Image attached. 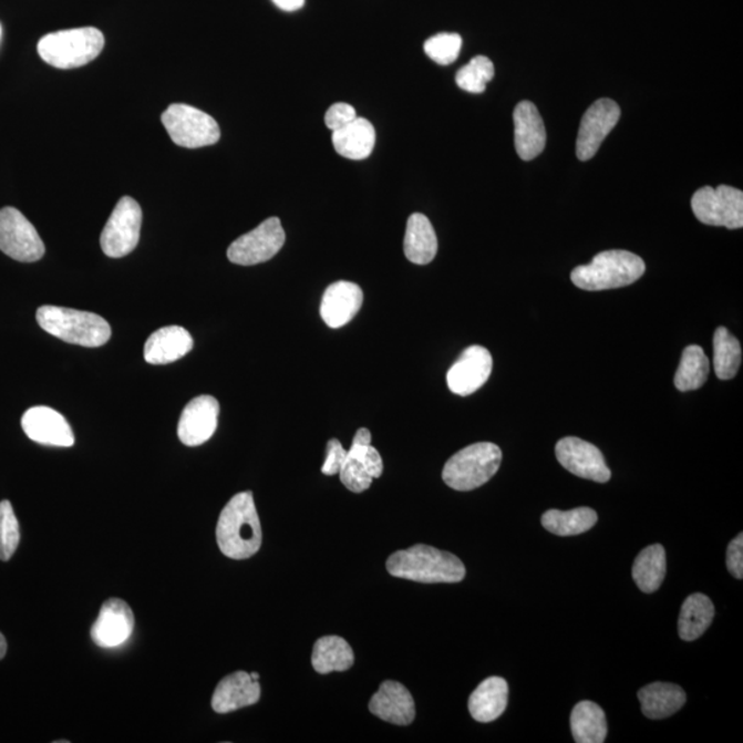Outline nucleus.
I'll list each match as a JSON object with an SVG mask.
<instances>
[{"instance_id":"f257e3e1","label":"nucleus","mask_w":743,"mask_h":743,"mask_svg":"<svg viewBox=\"0 0 743 743\" xmlns=\"http://www.w3.org/2000/svg\"><path fill=\"white\" fill-rule=\"evenodd\" d=\"M217 541L230 559H248L259 551L262 527L251 492L238 493L226 504L218 520Z\"/></svg>"},{"instance_id":"f03ea898","label":"nucleus","mask_w":743,"mask_h":743,"mask_svg":"<svg viewBox=\"0 0 743 743\" xmlns=\"http://www.w3.org/2000/svg\"><path fill=\"white\" fill-rule=\"evenodd\" d=\"M385 566L391 576L424 584L461 582L465 577V566L456 555L424 544L391 555Z\"/></svg>"},{"instance_id":"7ed1b4c3","label":"nucleus","mask_w":743,"mask_h":743,"mask_svg":"<svg viewBox=\"0 0 743 743\" xmlns=\"http://www.w3.org/2000/svg\"><path fill=\"white\" fill-rule=\"evenodd\" d=\"M643 259L622 249L603 251L586 266L571 271V281L584 291H606L631 286L644 275Z\"/></svg>"},{"instance_id":"20e7f679","label":"nucleus","mask_w":743,"mask_h":743,"mask_svg":"<svg viewBox=\"0 0 743 743\" xmlns=\"http://www.w3.org/2000/svg\"><path fill=\"white\" fill-rule=\"evenodd\" d=\"M37 320L44 331L66 343L83 348H101L111 339L112 329L105 319L89 311L59 306H42Z\"/></svg>"},{"instance_id":"39448f33","label":"nucleus","mask_w":743,"mask_h":743,"mask_svg":"<svg viewBox=\"0 0 743 743\" xmlns=\"http://www.w3.org/2000/svg\"><path fill=\"white\" fill-rule=\"evenodd\" d=\"M104 47L102 32L86 27L49 33L39 41L38 53L51 66L75 70L94 61Z\"/></svg>"},{"instance_id":"423d86ee","label":"nucleus","mask_w":743,"mask_h":743,"mask_svg":"<svg viewBox=\"0 0 743 743\" xmlns=\"http://www.w3.org/2000/svg\"><path fill=\"white\" fill-rule=\"evenodd\" d=\"M502 461L501 447L492 442H478L453 455L442 471V478L452 489L474 491L496 475Z\"/></svg>"},{"instance_id":"0eeeda50","label":"nucleus","mask_w":743,"mask_h":743,"mask_svg":"<svg viewBox=\"0 0 743 743\" xmlns=\"http://www.w3.org/2000/svg\"><path fill=\"white\" fill-rule=\"evenodd\" d=\"M162 122L174 144L189 149L215 145L220 138L215 118L190 105H169L162 115Z\"/></svg>"},{"instance_id":"6e6552de","label":"nucleus","mask_w":743,"mask_h":743,"mask_svg":"<svg viewBox=\"0 0 743 743\" xmlns=\"http://www.w3.org/2000/svg\"><path fill=\"white\" fill-rule=\"evenodd\" d=\"M691 208L700 223L734 230L743 226V193L736 187L720 185L701 187L691 198Z\"/></svg>"},{"instance_id":"1a4fd4ad","label":"nucleus","mask_w":743,"mask_h":743,"mask_svg":"<svg viewBox=\"0 0 743 743\" xmlns=\"http://www.w3.org/2000/svg\"><path fill=\"white\" fill-rule=\"evenodd\" d=\"M142 209L132 197H122L101 235L102 251L110 258H123L138 246Z\"/></svg>"},{"instance_id":"9d476101","label":"nucleus","mask_w":743,"mask_h":743,"mask_svg":"<svg viewBox=\"0 0 743 743\" xmlns=\"http://www.w3.org/2000/svg\"><path fill=\"white\" fill-rule=\"evenodd\" d=\"M0 251L19 262H38L43 258L44 244L30 220L19 209H0Z\"/></svg>"},{"instance_id":"9b49d317","label":"nucleus","mask_w":743,"mask_h":743,"mask_svg":"<svg viewBox=\"0 0 743 743\" xmlns=\"http://www.w3.org/2000/svg\"><path fill=\"white\" fill-rule=\"evenodd\" d=\"M286 244V231L279 218H269L257 229L247 233L231 242L228 258L231 264L254 266L275 258Z\"/></svg>"},{"instance_id":"f8f14e48","label":"nucleus","mask_w":743,"mask_h":743,"mask_svg":"<svg viewBox=\"0 0 743 743\" xmlns=\"http://www.w3.org/2000/svg\"><path fill=\"white\" fill-rule=\"evenodd\" d=\"M621 110L609 99L594 102L584 113L578 132L576 152L578 161L588 162L597 155L600 145L620 121Z\"/></svg>"},{"instance_id":"ddd939ff","label":"nucleus","mask_w":743,"mask_h":743,"mask_svg":"<svg viewBox=\"0 0 743 743\" xmlns=\"http://www.w3.org/2000/svg\"><path fill=\"white\" fill-rule=\"evenodd\" d=\"M555 453L561 467L572 475L598 484H606L611 478V471L607 467L603 453L587 441L567 436L558 442Z\"/></svg>"},{"instance_id":"4468645a","label":"nucleus","mask_w":743,"mask_h":743,"mask_svg":"<svg viewBox=\"0 0 743 743\" xmlns=\"http://www.w3.org/2000/svg\"><path fill=\"white\" fill-rule=\"evenodd\" d=\"M492 370L493 359L489 350L482 345H471L447 371V388L453 394L462 396L474 394L487 382Z\"/></svg>"},{"instance_id":"2eb2a0df","label":"nucleus","mask_w":743,"mask_h":743,"mask_svg":"<svg viewBox=\"0 0 743 743\" xmlns=\"http://www.w3.org/2000/svg\"><path fill=\"white\" fill-rule=\"evenodd\" d=\"M219 402L211 395H200L186 405L178 424V436L186 446L206 444L218 427Z\"/></svg>"},{"instance_id":"dca6fc26","label":"nucleus","mask_w":743,"mask_h":743,"mask_svg":"<svg viewBox=\"0 0 743 743\" xmlns=\"http://www.w3.org/2000/svg\"><path fill=\"white\" fill-rule=\"evenodd\" d=\"M28 438L38 444L70 447L75 444V435L70 423L61 413L48 406L31 407L21 420Z\"/></svg>"},{"instance_id":"f3484780","label":"nucleus","mask_w":743,"mask_h":743,"mask_svg":"<svg viewBox=\"0 0 743 743\" xmlns=\"http://www.w3.org/2000/svg\"><path fill=\"white\" fill-rule=\"evenodd\" d=\"M134 631V615L122 599L106 600L92 628L93 642L102 649L118 648Z\"/></svg>"},{"instance_id":"a211bd4d","label":"nucleus","mask_w":743,"mask_h":743,"mask_svg":"<svg viewBox=\"0 0 743 743\" xmlns=\"http://www.w3.org/2000/svg\"><path fill=\"white\" fill-rule=\"evenodd\" d=\"M364 303V292L360 286L350 281H338L326 289L321 300V319L329 328H342L349 324Z\"/></svg>"},{"instance_id":"6ab92c4d","label":"nucleus","mask_w":743,"mask_h":743,"mask_svg":"<svg viewBox=\"0 0 743 743\" xmlns=\"http://www.w3.org/2000/svg\"><path fill=\"white\" fill-rule=\"evenodd\" d=\"M515 149L522 161L530 162L541 155L547 132L540 112L533 102L522 101L514 111Z\"/></svg>"},{"instance_id":"aec40b11","label":"nucleus","mask_w":743,"mask_h":743,"mask_svg":"<svg viewBox=\"0 0 743 743\" xmlns=\"http://www.w3.org/2000/svg\"><path fill=\"white\" fill-rule=\"evenodd\" d=\"M370 711L384 722L396 725L411 724L416 716L415 701L410 691L394 680L380 684L370 702Z\"/></svg>"},{"instance_id":"412c9836","label":"nucleus","mask_w":743,"mask_h":743,"mask_svg":"<svg viewBox=\"0 0 743 743\" xmlns=\"http://www.w3.org/2000/svg\"><path fill=\"white\" fill-rule=\"evenodd\" d=\"M193 349V338L185 328L164 327L153 332L145 343L147 364L166 365L183 359Z\"/></svg>"},{"instance_id":"4be33fe9","label":"nucleus","mask_w":743,"mask_h":743,"mask_svg":"<svg viewBox=\"0 0 743 743\" xmlns=\"http://www.w3.org/2000/svg\"><path fill=\"white\" fill-rule=\"evenodd\" d=\"M259 698V680H254L247 672L238 671L220 680L213 696V709L220 714L230 713L254 705Z\"/></svg>"},{"instance_id":"5701e85b","label":"nucleus","mask_w":743,"mask_h":743,"mask_svg":"<svg viewBox=\"0 0 743 743\" xmlns=\"http://www.w3.org/2000/svg\"><path fill=\"white\" fill-rule=\"evenodd\" d=\"M508 683L503 678L484 680L469 696L471 716L479 723L495 722L507 709Z\"/></svg>"},{"instance_id":"b1692460","label":"nucleus","mask_w":743,"mask_h":743,"mask_svg":"<svg viewBox=\"0 0 743 743\" xmlns=\"http://www.w3.org/2000/svg\"><path fill=\"white\" fill-rule=\"evenodd\" d=\"M376 132L370 121L357 117L355 121L332 134L334 151L350 161H364L373 152Z\"/></svg>"},{"instance_id":"393cba45","label":"nucleus","mask_w":743,"mask_h":743,"mask_svg":"<svg viewBox=\"0 0 743 743\" xmlns=\"http://www.w3.org/2000/svg\"><path fill=\"white\" fill-rule=\"evenodd\" d=\"M404 252L410 262L429 265L438 252V238L433 225L423 214H412L407 219L404 238Z\"/></svg>"},{"instance_id":"a878e982","label":"nucleus","mask_w":743,"mask_h":743,"mask_svg":"<svg viewBox=\"0 0 743 743\" xmlns=\"http://www.w3.org/2000/svg\"><path fill=\"white\" fill-rule=\"evenodd\" d=\"M638 698L642 703L646 718L661 720L672 716L684 706V690L672 683H651L639 690Z\"/></svg>"},{"instance_id":"bb28decb","label":"nucleus","mask_w":743,"mask_h":743,"mask_svg":"<svg viewBox=\"0 0 743 743\" xmlns=\"http://www.w3.org/2000/svg\"><path fill=\"white\" fill-rule=\"evenodd\" d=\"M570 727L577 743H603L607 736L603 709L591 701L578 702L571 712Z\"/></svg>"},{"instance_id":"cd10ccee","label":"nucleus","mask_w":743,"mask_h":743,"mask_svg":"<svg viewBox=\"0 0 743 743\" xmlns=\"http://www.w3.org/2000/svg\"><path fill=\"white\" fill-rule=\"evenodd\" d=\"M714 617L712 600L703 594L690 595L679 617V634L685 642H694L711 627Z\"/></svg>"},{"instance_id":"c85d7f7f","label":"nucleus","mask_w":743,"mask_h":743,"mask_svg":"<svg viewBox=\"0 0 743 743\" xmlns=\"http://www.w3.org/2000/svg\"><path fill=\"white\" fill-rule=\"evenodd\" d=\"M667 575V553L661 544L644 548L634 559L632 577L640 591L652 594L661 587Z\"/></svg>"},{"instance_id":"c756f323","label":"nucleus","mask_w":743,"mask_h":743,"mask_svg":"<svg viewBox=\"0 0 743 743\" xmlns=\"http://www.w3.org/2000/svg\"><path fill=\"white\" fill-rule=\"evenodd\" d=\"M311 663L321 674L344 672L353 667L354 652L343 638L324 637L317 640Z\"/></svg>"},{"instance_id":"7c9ffc66","label":"nucleus","mask_w":743,"mask_h":743,"mask_svg":"<svg viewBox=\"0 0 743 743\" xmlns=\"http://www.w3.org/2000/svg\"><path fill=\"white\" fill-rule=\"evenodd\" d=\"M597 522L598 514L588 507L571 509V512L549 509L541 518L544 529L561 537L582 535L591 530Z\"/></svg>"},{"instance_id":"2f4dec72","label":"nucleus","mask_w":743,"mask_h":743,"mask_svg":"<svg viewBox=\"0 0 743 743\" xmlns=\"http://www.w3.org/2000/svg\"><path fill=\"white\" fill-rule=\"evenodd\" d=\"M742 361L739 339L727 328L719 327L713 337V367L720 380L736 376Z\"/></svg>"},{"instance_id":"473e14b6","label":"nucleus","mask_w":743,"mask_h":743,"mask_svg":"<svg viewBox=\"0 0 743 743\" xmlns=\"http://www.w3.org/2000/svg\"><path fill=\"white\" fill-rule=\"evenodd\" d=\"M711 362L700 345H689L682 355V361L674 374V385L679 391H693L705 384Z\"/></svg>"},{"instance_id":"72a5a7b5","label":"nucleus","mask_w":743,"mask_h":743,"mask_svg":"<svg viewBox=\"0 0 743 743\" xmlns=\"http://www.w3.org/2000/svg\"><path fill=\"white\" fill-rule=\"evenodd\" d=\"M495 78V65L485 55L475 56L457 72V86L471 94H482L486 84Z\"/></svg>"},{"instance_id":"f704fd0d","label":"nucleus","mask_w":743,"mask_h":743,"mask_svg":"<svg viewBox=\"0 0 743 743\" xmlns=\"http://www.w3.org/2000/svg\"><path fill=\"white\" fill-rule=\"evenodd\" d=\"M463 39L457 33H438L424 43L425 54L440 65H450L461 55Z\"/></svg>"},{"instance_id":"c9c22d12","label":"nucleus","mask_w":743,"mask_h":743,"mask_svg":"<svg viewBox=\"0 0 743 743\" xmlns=\"http://www.w3.org/2000/svg\"><path fill=\"white\" fill-rule=\"evenodd\" d=\"M20 544V526L10 502L0 503V559L8 561Z\"/></svg>"},{"instance_id":"e433bc0d","label":"nucleus","mask_w":743,"mask_h":743,"mask_svg":"<svg viewBox=\"0 0 743 743\" xmlns=\"http://www.w3.org/2000/svg\"><path fill=\"white\" fill-rule=\"evenodd\" d=\"M339 475L342 484L353 493H362L370 489L373 482L364 463H362L359 457L349 455V453L342 469L339 471Z\"/></svg>"},{"instance_id":"4c0bfd02","label":"nucleus","mask_w":743,"mask_h":743,"mask_svg":"<svg viewBox=\"0 0 743 743\" xmlns=\"http://www.w3.org/2000/svg\"><path fill=\"white\" fill-rule=\"evenodd\" d=\"M348 453L349 455L359 457L364 463L368 473L371 474L373 479L382 476L384 468L382 456L379 455V452L372 445L353 444Z\"/></svg>"},{"instance_id":"58836bf2","label":"nucleus","mask_w":743,"mask_h":743,"mask_svg":"<svg viewBox=\"0 0 743 743\" xmlns=\"http://www.w3.org/2000/svg\"><path fill=\"white\" fill-rule=\"evenodd\" d=\"M357 116L355 110L344 102H338L333 104L326 113V124L329 130L337 132V130L348 126L351 122L355 121Z\"/></svg>"},{"instance_id":"ea45409f","label":"nucleus","mask_w":743,"mask_h":743,"mask_svg":"<svg viewBox=\"0 0 743 743\" xmlns=\"http://www.w3.org/2000/svg\"><path fill=\"white\" fill-rule=\"evenodd\" d=\"M345 457H348V451L344 450L343 445L338 440L329 441L326 463L321 468L322 474L329 476L339 474V471L343 467Z\"/></svg>"},{"instance_id":"a19ab883","label":"nucleus","mask_w":743,"mask_h":743,"mask_svg":"<svg viewBox=\"0 0 743 743\" xmlns=\"http://www.w3.org/2000/svg\"><path fill=\"white\" fill-rule=\"evenodd\" d=\"M727 569L735 578H743V535L735 537L727 548Z\"/></svg>"},{"instance_id":"79ce46f5","label":"nucleus","mask_w":743,"mask_h":743,"mask_svg":"<svg viewBox=\"0 0 743 743\" xmlns=\"http://www.w3.org/2000/svg\"><path fill=\"white\" fill-rule=\"evenodd\" d=\"M274 3L283 11H297L303 8L305 0H274Z\"/></svg>"},{"instance_id":"37998d69","label":"nucleus","mask_w":743,"mask_h":743,"mask_svg":"<svg viewBox=\"0 0 743 743\" xmlns=\"http://www.w3.org/2000/svg\"><path fill=\"white\" fill-rule=\"evenodd\" d=\"M371 441L372 435L370 433V430L360 429L359 431H357L353 444L371 445Z\"/></svg>"},{"instance_id":"c03bdc74","label":"nucleus","mask_w":743,"mask_h":743,"mask_svg":"<svg viewBox=\"0 0 743 743\" xmlns=\"http://www.w3.org/2000/svg\"><path fill=\"white\" fill-rule=\"evenodd\" d=\"M6 652H8V643H6L3 634L0 633V660L4 658Z\"/></svg>"},{"instance_id":"a18cd8bd","label":"nucleus","mask_w":743,"mask_h":743,"mask_svg":"<svg viewBox=\"0 0 743 743\" xmlns=\"http://www.w3.org/2000/svg\"><path fill=\"white\" fill-rule=\"evenodd\" d=\"M251 678H252L254 680H259L260 677H259L258 673H251Z\"/></svg>"},{"instance_id":"49530a36","label":"nucleus","mask_w":743,"mask_h":743,"mask_svg":"<svg viewBox=\"0 0 743 743\" xmlns=\"http://www.w3.org/2000/svg\"><path fill=\"white\" fill-rule=\"evenodd\" d=\"M0 38H2V27H0Z\"/></svg>"}]
</instances>
